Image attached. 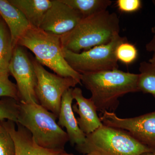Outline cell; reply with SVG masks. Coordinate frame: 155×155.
Returning a JSON list of instances; mask_svg holds the SVG:
<instances>
[{"label":"cell","instance_id":"27","mask_svg":"<svg viewBox=\"0 0 155 155\" xmlns=\"http://www.w3.org/2000/svg\"><path fill=\"white\" fill-rule=\"evenodd\" d=\"M151 31L152 33L154 34H155V25L152 28Z\"/></svg>","mask_w":155,"mask_h":155},{"label":"cell","instance_id":"10","mask_svg":"<svg viewBox=\"0 0 155 155\" xmlns=\"http://www.w3.org/2000/svg\"><path fill=\"white\" fill-rule=\"evenodd\" d=\"M83 19L82 15L63 2L62 0H52L39 28L61 36L72 30Z\"/></svg>","mask_w":155,"mask_h":155},{"label":"cell","instance_id":"1","mask_svg":"<svg viewBox=\"0 0 155 155\" xmlns=\"http://www.w3.org/2000/svg\"><path fill=\"white\" fill-rule=\"evenodd\" d=\"M139 74L118 69L81 74V83L91 94V99L97 111L102 113L116 110L119 99L130 93L139 92Z\"/></svg>","mask_w":155,"mask_h":155},{"label":"cell","instance_id":"5","mask_svg":"<svg viewBox=\"0 0 155 155\" xmlns=\"http://www.w3.org/2000/svg\"><path fill=\"white\" fill-rule=\"evenodd\" d=\"M75 148L84 155L94 153L98 155H141L152 152L126 130L104 124L86 135L84 143Z\"/></svg>","mask_w":155,"mask_h":155},{"label":"cell","instance_id":"29","mask_svg":"<svg viewBox=\"0 0 155 155\" xmlns=\"http://www.w3.org/2000/svg\"><path fill=\"white\" fill-rule=\"evenodd\" d=\"M153 2H155V1H153Z\"/></svg>","mask_w":155,"mask_h":155},{"label":"cell","instance_id":"14","mask_svg":"<svg viewBox=\"0 0 155 155\" xmlns=\"http://www.w3.org/2000/svg\"><path fill=\"white\" fill-rule=\"evenodd\" d=\"M0 16L8 28L14 48L31 26L22 12L8 0H0Z\"/></svg>","mask_w":155,"mask_h":155},{"label":"cell","instance_id":"12","mask_svg":"<svg viewBox=\"0 0 155 155\" xmlns=\"http://www.w3.org/2000/svg\"><path fill=\"white\" fill-rule=\"evenodd\" d=\"M72 94L73 99L76 101V104L72 106V109L79 116L77 120L81 130L87 135L103 125L97 114L96 107L91 98L84 96L82 90L78 87L73 88Z\"/></svg>","mask_w":155,"mask_h":155},{"label":"cell","instance_id":"22","mask_svg":"<svg viewBox=\"0 0 155 155\" xmlns=\"http://www.w3.org/2000/svg\"><path fill=\"white\" fill-rule=\"evenodd\" d=\"M9 75L0 77V99L9 97L19 102L17 85L9 78Z\"/></svg>","mask_w":155,"mask_h":155},{"label":"cell","instance_id":"13","mask_svg":"<svg viewBox=\"0 0 155 155\" xmlns=\"http://www.w3.org/2000/svg\"><path fill=\"white\" fill-rule=\"evenodd\" d=\"M72 89L71 88L67 90L62 96L58 123L61 127L66 128L71 144L78 145L84 143L86 135L81 130L74 115L72 106L74 100Z\"/></svg>","mask_w":155,"mask_h":155},{"label":"cell","instance_id":"4","mask_svg":"<svg viewBox=\"0 0 155 155\" xmlns=\"http://www.w3.org/2000/svg\"><path fill=\"white\" fill-rule=\"evenodd\" d=\"M17 45L31 51L40 64L57 75L72 78L81 84V74L71 68L63 56L60 36L31 26L19 39Z\"/></svg>","mask_w":155,"mask_h":155},{"label":"cell","instance_id":"21","mask_svg":"<svg viewBox=\"0 0 155 155\" xmlns=\"http://www.w3.org/2000/svg\"><path fill=\"white\" fill-rule=\"evenodd\" d=\"M0 155H16V148L14 140L2 121H0Z\"/></svg>","mask_w":155,"mask_h":155},{"label":"cell","instance_id":"7","mask_svg":"<svg viewBox=\"0 0 155 155\" xmlns=\"http://www.w3.org/2000/svg\"><path fill=\"white\" fill-rule=\"evenodd\" d=\"M32 60L37 78L35 92L39 104L58 118L63 94L79 83L72 78L49 72L35 58Z\"/></svg>","mask_w":155,"mask_h":155},{"label":"cell","instance_id":"15","mask_svg":"<svg viewBox=\"0 0 155 155\" xmlns=\"http://www.w3.org/2000/svg\"><path fill=\"white\" fill-rule=\"evenodd\" d=\"M19 9L32 27L39 28L46 12L52 4V0H8Z\"/></svg>","mask_w":155,"mask_h":155},{"label":"cell","instance_id":"2","mask_svg":"<svg viewBox=\"0 0 155 155\" xmlns=\"http://www.w3.org/2000/svg\"><path fill=\"white\" fill-rule=\"evenodd\" d=\"M120 32L119 19L107 11L83 18L71 31L60 36L62 47L75 53L109 43Z\"/></svg>","mask_w":155,"mask_h":155},{"label":"cell","instance_id":"8","mask_svg":"<svg viewBox=\"0 0 155 155\" xmlns=\"http://www.w3.org/2000/svg\"><path fill=\"white\" fill-rule=\"evenodd\" d=\"M25 48L17 45L14 48L9 67L10 75L17 82L19 102L39 104L36 87L37 78L31 59Z\"/></svg>","mask_w":155,"mask_h":155},{"label":"cell","instance_id":"6","mask_svg":"<svg viewBox=\"0 0 155 155\" xmlns=\"http://www.w3.org/2000/svg\"><path fill=\"white\" fill-rule=\"evenodd\" d=\"M117 35L109 43L97 46L81 53H75L62 47L65 60L72 69L81 74L118 69L116 51L120 44L127 41Z\"/></svg>","mask_w":155,"mask_h":155},{"label":"cell","instance_id":"11","mask_svg":"<svg viewBox=\"0 0 155 155\" xmlns=\"http://www.w3.org/2000/svg\"><path fill=\"white\" fill-rule=\"evenodd\" d=\"M2 122L14 140L16 155H58L63 153L39 146L34 141L30 132L19 123L10 120Z\"/></svg>","mask_w":155,"mask_h":155},{"label":"cell","instance_id":"19","mask_svg":"<svg viewBox=\"0 0 155 155\" xmlns=\"http://www.w3.org/2000/svg\"><path fill=\"white\" fill-rule=\"evenodd\" d=\"M19 103V101L12 97H5L0 99V121L10 120L17 123Z\"/></svg>","mask_w":155,"mask_h":155},{"label":"cell","instance_id":"18","mask_svg":"<svg viewBox=\"0 0 155 155\" xmlns=\"http://www.w3.org/2000/svg\"><path fill=\"white\" fill-rule=\"evenodd\" d=\"M139 70V91L150 94L155 97V64L143 61L140 64Z\"/></svg>","mask_w":155,"mask_h":155},{"label":"cell","instance_id":"17","mask_svg":"<svg viewBox=\"0 0 155 155\" xmlns=\"http://www.w3.org/2000/svg\"><path fill=\"white\" fill-rule=\"evenodd\" d=\"M63 2L80 13L83 18L107 11L112 5L110 0H62Z\"/></svg>","mask_w":155,"mask_h":155},{"label":"cell","instance_id":"20","mask_svg":"<svg viewBox=\"0 0 155 155\" xmlns=\"http://www.w3.org/2000/svg\"><path fill=\"white\" fill-rule=\"evenodd\" d=\"M116 56L118 61L129 65L136 60L138 56V51L134 45L127 41L124 42L117 47Z\"/></svg>","mask_w":155,"mask_h":155},{"label":"cell","instance_id":"23","mask_svg":"<svg viewBox=\"0 0 155 155\" xmlns=\"http://www.w3.org/2000/svg\"><path fill=\"white\" fill-rule=\"evenodd\" d=\"M116 4L119 11L125 13L137 12L142 6L140 0H117Z\"/></svg>","mask_w":155,"mask_h":155},{"label":"cell","instance_id":"16","mask_svg":"<svg viewBox=\"0 0 155 155\" xmlns=\"http://www.w3.org/2000/svg\"><path fill=\"white\" fill-rule=\"evenodd\" d=\"M14 48L10 31L2 18L0 20V77L10 75L9 67Z\"/></svg>","mask_w":155,"mask_h":155},{"label":"cell","instance_id":"24","mask_svg":"<svg viewBox=\"0 0 155 155\" xmlns=\"http://www.w3.org/2000/svg\"><path fill=\"white\" fill-rule=\"evenodd\" d=\"M145 48L147 51L153 53L152 57L149 60V62L155 64V34L151 40L146 45Z\"/></svg>","mask_w":155,"mask_h":155},{"label":"cell","instance_id":"26","mask_svg":"<svg viewBox=\"0 0 155 155\" xmlns=\"http://www.w3.org/2000/svg\"><path fill=\"white\" fill-rule=\"evenodd\" d=\"M141 155H155V153L150 152L145 153Z\"/></svg>","mask_w":155,"mask_h":155},{"label":"cell","instance_id":"9","mask_svg":"<svg viewBox=\"0 0 155 155\" xmlns=\"http://www.w3.org/2000/svg\"><path fill=\"white\" fill-rule=\"evenodd\" d=\"M104 125L127 131L137 140L155 153V111L133 118H119L105 111L100 117Z\"/></svg>","mask_w":155,"mask_h":155},{"label":"cell","instance_id":"3","mask_svg":"<svg viewBox=\"0 0 155 155\" xmlns=\"http://www.w3.org/2000/svg\"><path fill=\"white\" fill-rule=\"evenodd\" d=\"M54 114L35 103H19V112L16 123L24 126L31 134L39 146L57 151H65L69 139L56 122Z\"/></svg>","mask_w":155,"mask_h":155},{"label":"cell","instance_id":"28","mask_svg":"<svg viewBox=\"0 0 155 155\" xmlns=\"http://www.w3.org/2000/svg\"><path fill=\"white\" fill-rule=\"evenodd\" d=\"M1 18H2V17L0 16V20H1Z\"/></svg>","mask_w":155,"mask_h":155},{"label":"cell","instance_id":"25","mask_svg":"<svg viewBox=\"0 0 155 155\" xmlns=\"http://www.w3.org/2000/svg\"><path fill=\"white\" fill-rule=\"evenodd\" d=\"M58 155H74L73 154H71L67 153L66 152H64L61 153L59 154ZM84 155H98L96 153H90Z\"/></svg>","mask_w":155,"mask_h":155}]
</instances>
